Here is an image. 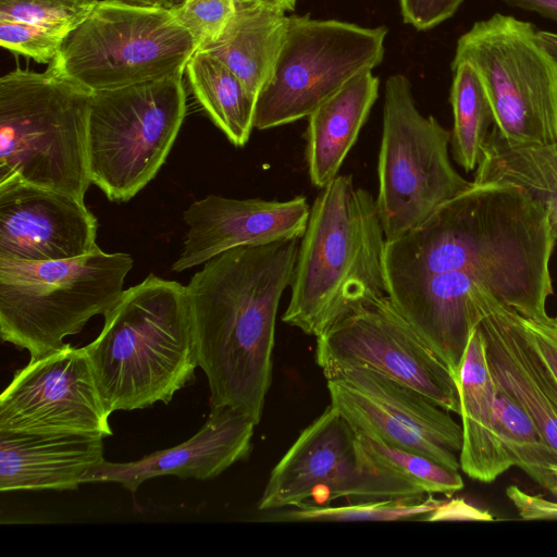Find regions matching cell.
I'll return each mask as SVG.
<instances>
[{
	"mask_svg": "<svg viewBox=\"0 0 557 557\" xmlns=\"http://www.w3.org/2000/svg\"><path fill=\"white\" fill-rule=\"evenodd\" d=\"M537 34L545 48L557 59V35L545 32Z\"/></svg>",
	"mask_w": 557,
	"mask_h": 557,
	"instance_id": "obj_38",
	"label": "cell"
},
{
	"mask_svg": "<svg viewBox=\"0 0 557 557\" xmlns=\"http://www.w3.org/2000/svg\"><path fill=\"white\" fill-rule=\"evenodd\" d=\"M104 461L103 437L0 432V490L69 491Z\"/></svg>",
	"mask_w": 557,
	"mask_h": 557,
	"instance_id": "obj_20",
	"label": "cell"
},
{
	"mask_svg": "<svg viewBox=\"0 0 557 557\" xmlns=\"http://www.w3.org/2000/svg\"><path fill=\"white\" fill-rule=\"evenodd\" d=\"M299 243L294 238L224 251L186 285L211 408L228 407L260 422L272 382L276 314L293 282Z\"/></svg>",
	"mask_w": 557,
	"mask_h": 557,
	"instance_id": "obj_2",
	"label": "cell"
},
{
	"mask_svg": "<svg viewBox=\"0 0 557 557\" xmlns=\"http://www.w3.org/2000/svg\"><path fill=\"white\" fill-rule=\"evenodd\" d=\"M133 258L97 246L71 259H0V335L37 359L62 347L124 293Z\"/></svg>",
	"mask_w": 557,
	"mask_h": 557,
	"instance_id": "obj_6",
	"label": "cell"
},
{
	"mask_svg": "<svg viewBox=\"0 0 557 557\" xmlns=\"http://www.w3.org/2000/svg\"><path fill=\"white\" fill-rule=\"evenodd\" d=\"M198 41L165 7L99 0L52 63L91 91L183 75Z\"/></svg>",
	"mask_w": 557,
	"mask_h": 557,
	"instance_id": "obj_7",
	"label": "cell"
},
{
	"mask_svg": "<svg viewBox=\"0 0 557 557\" xmlns=\"http://www.w3.org/2000/svg\"><path fill=\"white\" fill-rule=\"evenodd\" d=\"M453 60L475 67L503 139L557 141V59L531 23L500 13L479 21L459 37Z\"/></svg>",
	"mask_w": 557,
	"mask_h": 557,
	"instance_id": "obj_10",
	"label": "cell"
},
{
	"mask_svg": "<svg viewBox=\"0 0 557 557\" xmlns=\"http://www.w3.org/2000/svg\"><path fill=\"white\" fill-rule=\"evenodd\" d=\"M171 10L200 49L221 36L235 13L236 3L235 0H185Z\"/></svg>",
	"mask_w": 557,
	"mask_h": 557,
	"instance_id": "obj_32",
	"label": "cell"
},
{
	"mask_svg": "<svg viewBox=\"0 0 557 557\" xmlns=\"http://www.w3.org/2000/svg\"><path fill=\"white\" fill-rule=\"evenodd\" d=\"M450 104L454 126L450 145L454 160L466 171H474L494 126L493 111L480 76L468 60H453Z\"/></svg>",
	"mask_w": 557,
	"mask_h": 557,
	"instance_id": "obj_26",
	"label": "cell"
},
{
	"mask_svg": "<svg viewBox=\"0 0 557 557\" xmlns=\"http://www.w3.org/2000/svg\"><path fill=\"white\" fill-rule=\"evenodd\" d=\"M469 299L479 320L485 357L495 383L531 418L557 450V381L531 343L521 314L483 286Z\"/></svg>",
	"mask_w": 557,
	"mask_h": 557,
	"instance_id": "obj_18",
	"label": "cell"
},
{
	"mask_svg": "<svg viewBox=\"0 0 557 557\" xmlns=\"http://www.w3.org/2000/svg\"><path fill=\"white\" fill-rule=\"evenodd\" d=\"M443 503L430 494L426 499L422 497L362 500L360 504L341 507L304 504L262 511L257 520L263 522L430 520Z\"/></svg>",
	"mask_w": 557,
	"mask_h": 557,
	"instance_id": "obj_28",
	"label": "cell"
},
{
	"mask_svg": "<svg viewBox=\"0 0 557 557\" xmlns=\"http://www.w3.org/2000/svg\"><path fill=\"white\" fill-rule=\"evenodd\" d=\"M550 471H552L553 476H554V485H553V488L550 490V493L557 499V463H554V465L550 466Z\"/></svg>",
	"mask_w": 557,
	"mask_h": 557,
	"instance_id": "obj_40",
	"label": "cell"
},
{
	"mask_svg": "<svg viewBox=\"0 0 557 557\" xmlns=\"http://www.w3.org/2000/svg\"><path fill=\"white\" fill-rule=\"evenodd\" d=\"M92 92L52 62L0 78V185L25 183L84 200L91 180Z\"/></svg>",
	"mask_w": 557,
	"mask_h": 557,
	"instance_id": "obj_5",
	"label": "cell"
},
{
	"mask_svg": "<svg viewBox=\"0 0 557 557\" xmlns=\"http://www.w3.org/2000/svg\"><path fill=\"white\" fill-rule=\"evenodd\" d=\"M111 413L85 347L65 343L15 372L0 396V432L104 438Z\"/></svg>",
	"mask_w": 557,
	"mask_h": 557,
	"instance_id": "obj_15",
	"label": "cell"
},
{
	"mask_svg": "<svg viewBox=\"0 0 557 557\" xmlns=\"http://www.w3.org/2000/svg\"><path fill=\"white\" fill-rule=\"evenodd\" d=\"M97 231L84 200L25 183L0 185V259L76 258L98 246Z\"/></svg>",
	"mask_w": 557,
	"mask_h": 557,
	"instance_id": "obj_16",
	"label": "cell"
},
{
	"mask_svg": "<svg viewBox=\"0 0 557 557\" xmlns=\"http://www.w3.org/2000/svg\"><path fill=\"white\" fill-rule=\"evenodd\" d=\"M385 235L375 198L337 175L315 197L300 238L282 320L319 337L349 312L386 295Z\"/></svg>",
	"mask_w": 557,
	"mask_h": 557,
	"instance_id": "obj_3",
	"label": "cell"
},
{
	"mask_svg": "<svg viewBox=\"0 0 557 557\" xmlns=\"http://www.w3.org/2000/svg\"><path fill=\"white\" fill-rule=\"evenodd\" d=\"M69 34L20 21L0 20V44L17 54L32 58L38 63L50 64L58 55Z\"/></svg>",
	"mask_w": 557,
	"mask_h": 557,
	"instance_id": "obj_31",
	"label": "cell"
},
{
	"mask_svg": "<svg viewBox=\"0 0 557 557\" xmlns=\"http://www.w3.org/2000/svg\"><path fill=\"white\" fill-rule=\"evenodd\" d=\"M463 0H399L406 24L417 30H428L451 17Z\"/></svg>",
	"mask_w": 557,
	"mask_h": 557,
	"instance_id": "obj_33",
	"label": "cell"
},
{
	"mask_svg": "<svg viewBox=\"0 0 557 557\" xmlns=\"http://www.w3.org/2000/svg\"><path fill=\"white\" fill-rule=\"evenodd\" d=\"M99 0H0V20L51 27L66 34L75 29Z\"/></svg>",
	"mask_w": 557,
	"mask_h": 557,
	"instance_id": "obj_30",
	"label": "cell"
},
{
	"mask_svg": "<svg viewBox=\"0 0 557 557\" xmlns=\"http://www.w3.org/2000/svg\"><path fill=\"white\" fill-rule=\"evenodd\" d=\"M450 138L433 115L419 111L407 76L398 73L386 79L375 198L386 242L474 185L454 168Z\"/></svg>",
	"mask_w": 557,
	"mask_h": 557,
	"instance_id": "obj_8",
	"label": "cell"
},
{
	"mask_svg": "<svg viewBox=\"0 0 557 557\" xmlns=\"http://www.w3.org/2000/svg\"><path fill=\"white\" fill-rule=\"evenodd\" d=\"M496 412L499 437L511 466L520 468L550 492L554 485L550 466L557 463V450L544 440L528 413L497 384Z\"/></svg>",
	"mask_w": 557,
	"mask_h": 557,
	"instance_id": "obj_27",
	"label": "cell"
},
{
	"mask_svg": "<svg viewBox=\"0 0 557 557\" xmlns=\"http://www.w3.org/2000/svg\"><path fill=\"white\" fill-rule=\"evenodd\" d=\"M456 381L462 422L460 469L473 480L491 483L512 466L498 433L496 384L479 325L471 333Z\"/></svg>",
	"mask_w": 557,
	"mask_h": 557,
	"instance_id": "obj_21",
	"label": "cell"
},
{
	"mask_svg": "<svg viewBox=\"0 0 557 557\" xmlns=\"http://www.w3.org/2000/svg\"><path fill=\"white\" fill-rule=\"evenodd\" d=\"M379 86L372 70L363 71L308 116L306 161L313 186L322 189L338 175L377 98Z\"/></svg>",
	"mask_w": 557,
	"mask_h": 557,
	"instance_id": "obj_22",
	"label": "cell"
},
{
	"mask_svg": "<svg viewBox=\"0 0 557 557\" xmlns=\"http://www.w3.org/2000/svg\"><path fill=\"white\" fill-rule=\"evenodd\" d=\"M506 494L523 519H557V500L530 495L517 486H509Z\"/></svg>",
	"mask_w": 557,
	"mask_h": 557,
	"instance_id": "obj_35",
	"label": "cell"
},
{
	"mask_svg": "<svg viewBox=\"0 0 557 557\" xmlns=\"http://www.w3.org/2000/svg\"><path fill=\"white\" fill-rule=\"evenodd\" d=\"M246 1H251V2L258 3L260 5L286 13L287 11H293L295 9L297 0H246Z\"/></svg>",
	"mask_w": 557,
	"mask_h": 557,
	"instance_id": "obj_37",
	"label": "cell"
},
{
	"mask_svg": "<svg viewBox=\"0 0 557 557\" xmlns=\"http://www.w3.org/2000/svg\"><path fill=\"white\" fill-rule=\"evenodd\" d=\"M257 424L228 408H211L200 430L186 442L151 453L131 462L102 461L84 478V483H117L135 493L147 480L175 475L180 479L208 480L247 458Z\"/></svg>",
	"mask_w": 557,
	"mask_h": 557,
	"instance_id": "obj_19",
	"label": "cell"
},
{
	"mask_svg": "<svg viewBox=\"0 0 557 557\" xmlns=\"http://www.w3.org/2000/svg\"><path fill=\"white\" fill-rule=\"evenodd\" d=\"M185 114L183 75L94 91L88 122L91 184L111 201L132 199L165 162Z\"/></svg>",
	"mask_w": 557,
	"mask_h": 557,
	"instance_id": "obj_9",
	"label": "cell"
},
{
	"mask_svg": "<svg viewBox=\"0 0 557 557\" xmlns=\"http://www.w3.org/2000/svg\"><path fill=\"white\" fill-rule=\"evenodd\" d=\"M521 320L531 343L557 381V318L521 315Z\"/></svg>",
	"mask_w": 557,
	"mask_h": 557,
	"instance_id": "obj_34",
	"label": "cell"
},
{
	"mask_svg": "<svg viewBox=\"0 0 557 557\" xmlns=\"http://www.w3.org/2000/svg\"><path fill=\"white\" fill-rule=\"evenodd\" d=\"M235 3V13L221 36L200 49L223 62L257 98L271 75L287 15L251 1Z\"/></svg>",
	"mask_w": 557,
	"mask_h": 557,
	"instance_id": "obj_23",
	"label": "cell"
},
{
	"mask_svg": "<svg viewBox=\"0 0 557 557\" xmlns=\"http://www.w3.org/2000/svg\"><path fill=\"white\" fill-rule=\"evenodd\" d=\"M310 208L305 196L277 201L208 195L183 212L187 232L172 270H188L238 247L301 238Z\"/></svg>",
	"mask_w": 557,
	"mask_h": 557,
	"instance_id": "obj_17",
	"label": "cell"
},
{
	"mask_svg": "<svg viewBox=\"0 0 557 557\" xmlns=\"http://www.w3.org/2000/svg\"><path fill=\"white\" fill-rule=\"evenodd\" d=\"M355 431L366 447L426 494L440 493L449 496L463 487L458 470L422 454L389 445L370 433Z\"/></svg>",
	"mask_w": 557,
	"mask_h": 557,
	"instance_id": "obj_29",
	"label": "cell"
},
{
	"mask_svg": "<svg viewBox=\"0 0 557 557\" xmlns=\"http://www.w3.org/2000/svg\"><path fill=\"white\" fill-rule=\"evenodd\" d=\"M163 5L168 9H174L181 3H183L185 0H162Z\"/></svg>",
	"mask_w": 557,
	"mask_h": 557,
	"instance_id": "obj_41",
	"label": "cell"
},
{
	"mask_svg": "<svg viewBox=\"0 0 557 557\" xmlns=\"http://www.w3.org/2000/svg\"><path fill=\"white\" fill-rule=\"evenodd\" d=\"M139 5L164 7L162 0H114Z\"/></svg>",
	"mask_w": 557,
	"mask_h": 557,
	"instance_id": "obj_39",
	"label": "cell"
},
{
	"mask_svg": "<svg viewBox=\"0 0 557 557\" xmlns=\"http://www.w3.org/2000/svg\"><path fill=\"white\" fill-rule=\"evenodd\" d=\"M556 243L547 210L523 189L474 183L386 242V295L457 377L479 323L471 289L485 287L525 318L546 315Z\"/></svg>",
	"mask_w": 557,
	"mask_h": 557,
	"instance_id": "obj_1",
	"label": "cell"
},
{
	"mask_svg": "<svg viewBox=\"0 0 557 557\" xmlns=\"http://www.w3.org/2000/svg\"><path fill=\"white\" fill-rule=\"evenodd\" d=\"M473 182L506 183L523 189L547 210L557 237V141L510 144L492 127Z\"/></svg>",
	"mask_w": 557,
	"mask_h": 557,
	"instance_id": "obj_24",
	"label": "cell"
},
{
	"mask_svg": "<svg viewBox=\"0 0 557 557\" xmlns=\"http://www.w3.org/2000/svg\"><path fill=\"white\" fill-rule=\"evenodd\" d=\"M85 349L111 412L171 401L198 367L186 286L149 274L124 290Z\"/></svg>",
	"mask_w": 557,
	"mask_h": 557,
	"instance_id": "obj_4",
	"label": "cell"
},
{
	"mask_svg": "<svg viewBox=\"0 0 557 557\" xmlns=\"http://www.w3.org/2000/svg\"><path fill=\"white\" fill-rule=\"evenodd\" d=\"M510 7L534 11L545 17L557 21V0H503Z\"/></svg>",
	"mask_w": 557,
	"mask_h": 557,
	"instance_id": "obj_36",
	"label": "cell"
},
{
	"mask_svg": "<svg viewBox=\"0 0 557 557\" xmlns=\"http://www.w3.org/2000/svg\"><path fill=\"white\" fill-rule=\"evenodd\" d=\"M387 28L287 16L271 75L256 101L259 131L308 117L323 101L384 57Z\"/></svg>",
	"mask_w": 557,
	"mask_h": 557,
	"instance_id": "obj_11",
	"label": "cell"
},
{
	"mask_svg": "<svg viewBox=\"0 0 557 557\" xmlns=\"http://www.w3.org/2000/svg\"><path fill=\"white\" fill-rule=\"evenodd\" d=\"M315 360L322 371L362 367L422 393L460 413L457 381L387 295L344 315L317 337Z\"/></svg>",
	"mask_w": 557,
	"mask_h": 557,
	"instance_id": "obj_13",
	"label": "cell"
},
{
	"mask_svg": "<svg viewBox=\"0 0 557 557\" xmlns=\"http://www.w3.org/2000/svg\"><path fill=\"white\" fill-rule=\"evenodd\" d=\"M421 487L374 455L331 405L271 471L257 505L270 511L339 497L367 500L422 498Z\"/></svg>",
	"mask_w": 557,
	"mask_h": 557,
	"instance_id": "obj_12",
	"label": "cell"
},
{
	"mask_svg": "<svg viewBox=\"0 0 557 557\" xmlns=\"http://www.w3.org/2000/svg\"><path fill=\"white\" fill-rule=\"evenodd\" d=\"M331 406L356 430L459 470L462 428L429 397L362 367L323 371Z\"/></svg>",
	"mask_w": 557,
	"mask_h": 557,
	"instance_id": "obj_14",
	"label": "cell"
},
{
	"mask_svg": "<svg viewBox=\"0 0 557 557\" xmlns=\"http://www.w3.org/2000/svg\"><path fill=\"white\" fill-rule=\"evenodd\" d=\"M191 91L212 123L235 147H244L255 128L257 98L218 58L198 49L186 66Z\"/></svg>",
	"mask_w": 557,
	"mask_h": 557,
	"instance_id": "obj_25",
	"label": "cell"
}]
</instances>
